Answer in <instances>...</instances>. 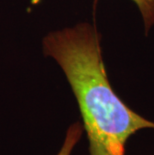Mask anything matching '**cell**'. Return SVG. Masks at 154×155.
Wrapping results in <instances>:
<instances>
[{
	"label": "cell",
	"mask_w": 154,
	"mask_h": 155,
	"mask_svg": "<svg viewBox=\"0 0 154 155\" xmlns=\"http://www.w3.org/2000/svg\"><path fill=\"white\" fill-rule=\"evenodd\" d=\"M100 39L95 25L82 22L50 32L43 50L61 67L77 101L88 155H125L129 138L138 131L154 130V122L131 109L114 91Z\"/></svg>",
	"instance_id": "1"
},
{
	"label": "cell",
	"mask_w": 154,
	"mask_h": 155,
	"mask_svg": "<svg viewBox=\"0 0 154 155\" xmlns=\"http://www.w3.org/2000/svg\"><path fill=\"white\" fill-rule=\"evenodd\" d=\"M83 126L80 122H74L66 131L63 143L56 155H72L73 149L80 140L83 133Z\"/></svg>",
	"instance_id": "2"
},
{
	"label": "cell",
	"mask_w": 154,
	"mask_h": 155,
	"mask_svg": "<svg viewBox=\"0 0 154 155\" xmlns=\"http://www.w3.org/2000/svg\"><path fill=\"white\" fill-rule=\"evenodd\" d=\"M98 0H95L96 3ZM137 6L142 18L144 33L148 35L154 28V0H131Z\"/></svg>",
	"instance_id": "3"
}]
</instances>
